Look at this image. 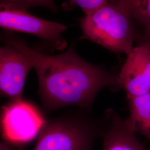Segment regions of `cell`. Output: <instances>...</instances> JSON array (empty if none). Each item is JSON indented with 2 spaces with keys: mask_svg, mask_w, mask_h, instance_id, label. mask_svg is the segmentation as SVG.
Segmentation results:
<instances>
[{
  "mask_svg": "<svg viewBox=\"0 0 150 150\" xmlns=\"http://www.w3.org/2000/svg\"><path fill=\"white\" fill-rule=\"evenodd\" d=\"M2 40L30 59L38 76L39 96L48 111L67 106L90 110L102 89L118 87V75L82 59L73 45L61 54L49 55L31 48L14 35L4 34Z\"/></svg>",
  "mask_w": 150,
  "mask_h": 150,
  "instance_id": "6da1fadb",
  "label": "cell"
},
{
  "mask_svg": "<svg viewBox=\"0 0 150 150\" xmlns=\"http://www.w3.org/2000/svg\"><path fill=\"white\" fill-rule=\"evenodd\" d=\"M134 21L123 0H107L80 20L82 38L114 53L127 55L139 39Z\"/></svg>",
  "mask_w": 150,
  "mask_h": 150,
  "instance_id": "7a4b0ae2",
  "label": "cell"
},
{
  "mask_svg": "<svg viewBox=\"0 0 150 150\" xmlns=\"http://www.w3.org/2000/svg\"><path fill=\"white\" fill-rule=\"evenodd\" d=\"M98 125L80 116H64L44 123L33 150H91Z\"/></svg>",
  "mask_w": 150,
  "mask_h": 150,
  "instance_id": "3957f363",
  "label": "cell"
},
{
  "mask_svg": "<svg viewBox=\"0 0 150 150\" xmlns=\"http://www.w3.org/2000/svg\"><path fill=\"white\" fill-rule=\"evenodd\" d=\"M45 123L37 108L22 100L11 101L2 108V134L6 142L27 143L39 134Z\"/></svg>",
  "mask_w": 150,
  "mask_h": 150,
  "instance_id": "277c9868",
  "label": "cell"
},
{
  "mask_svg": "<svg viewBox=\"0 0 150 150\" xmlns=\"http://www.w3.org/2000/svg\"><path fill=\"white\" fill-rule=\"evenodd\" d=\"M0 26L10 31L31 34L56 50H63L67 46V42L62 36L66 26L43 20L26 10L1 8Z\"/></svg>",
  "mask_w": 150,
  "mask_h": 150,
  "instance_id": "5b68a950",
  "label": "cell"
},
{
  "mask_svg": "<svg viewBox=\"0 0 150 150\" xmlns=\"http://www.w3.org/2000/svg\"><path fill=\"white\" fill-rule=\"evenodd\" d=\"M118 74V87L127 99L150 92V44L141 41L134 46Z\"/></svg>",
  "mask_w": 150,
  "mask_h": 150,
  "instance_id": "8992f818",
  "label": "cell"
},
{
  "mask_svg": "<svg viewBox=\"0 0 150 150\" xmlns=\"http://www.w3.org/2000/svg\"><path fill=\"white\" fill-rule=\"evenodd\" d=\"M33 69L30 59L16 47L5 44L0 48V91L11 101L22 100L27 75Z\"/></svg>",
  "mask_w": 150,
  "mask_h": 150,
  "instance_id": "52a82bcc",
  "label": "cell"
},
{
  "mask_svg": "<svg viewBox=\"0 0 150 150\" xmlns=\"http://www.w3.org/2000/svg\"><path fill=\"white\" fill-rule=\"evenodd\" d=\"M105 121L101 150H148L137 138L129 118L123 119L113 110H108Z\"/></svg>",
  "mask_w": 150,
  "mask_h": 150,
  "instance_id": "ba28073f",
  "label": "cell"
},
{
  "mask_svg": "<svg viewBox=\"0 0 150 150\" xmlns=\"http://www.w3.org/2000/svg\"><path fill=\"white\" fill-rule=\"evenodd\" d=\"M128 118L137 132L150 140V92L145 95L127 99Z\"/></svg>",
  "mask_w": 150,
  "mask_h": 150,
  "instance_id": "9c48e42d",
  "label": "cell"
},
{
  "mask_svg": "<svg viewBox=\"0 0 150 150\" xmlns=\"http://www.w3.org/2000/svg\"><path fill=\"white\" fill-rule=\"evenodd\" d=\"M134 21L144 29L138 42L150 38V0H123Z\"/></svg>",
  "mask_w": 150,
  "mask_h": 150,
  "instance_id": "30bf717a",
  "label": "cell"
},
{
  "mask_svg": "<svg viewBox=\"0 0 150 150\" xmlns=\"http://www.w3.org/2000/svg\"><path fill=\"white\" fill-rule=\"evenodd\" d=\"M1 8L27 11L35 7H42L57 12L58 7L54 0H0Z\"/></svg>",
  "mask_w": 150,
  "mask_h": 150,
  "instance_id": "8fae6325",
  "label": "cell"
},
{
  "mask_svg": "<svg viewBox=\"0 0 150 150\" xmlns=\"http://www.w3.org/2000/svg\"><path fill=\"white\" fill-rule=\"evenodd\" d=\"M107 0H67L62 4L64 10H70L79 7L85 14L95 10L104 4Z\"/></svg>",
  "mask_w": 150,
  "mask_h": 150,
  "instance_id": "7c38bea8",
  "label": "cell"
},
{
  "mask_svg": "<svg viewBox=\"0 0 150 150\" xmlns=\"http://www.w3.org/2000/svg\"><path fill=\"white\" fill-rule=\"evenodd\" d=\"M0 150H13L11 147L8 145L7 142H1L0 144Z\"/></svg>",
  "mask_w": 150,
  "mask_h": 150,
  "instance_id": "4fadbf2b",
  "label": "cell"
},
{
  "mask_svg": "<svg viewBox=\"0 0 150 150\" xmlns=\"http://www.w3.org/2000/svg\"><path fill=\"white\" fill-rule=\"evenodd\" d=\"M141 41L146 42L150 43V38H147V39H145V40H141V41H139V42H141Z\"/></svg>",
  "mask_w": 150,
  "mask_h": 150,
  "instance_id": "5bb4252c",
  "label": "cell"
}]
</instances>
